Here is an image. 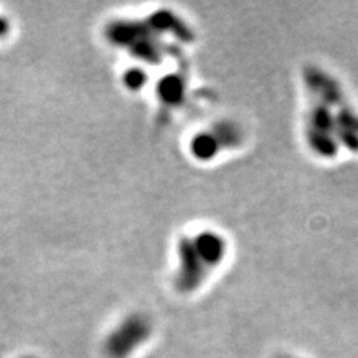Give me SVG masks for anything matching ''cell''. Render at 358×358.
Returning <instances> with one entry per match:
<instances>
[{
  "instance_id": "obj_4",
  "label": "cell",
  "mask_w": 358,
  "mask_h": 358,
  "mask_svg": "<svg viewBox=\"0 0 358 358\" xmlns=\"http://www.w3.org/2000/svg\"><path fill=\"white\" fill-rule=\"evenodd\" d=\"M152 324L142 313H130L109 331L103 341L106 358H130L151 339Z\"/></svg>"
},
{
  "instance_id": "obj_10",
  "label": "cell",
  "mask_w": 358,
  "mask_h": 358,
  "mask_svg": "<svg viewBox=\"0 0 358 358\" xmlns=\"http://www.w3.org/2000/svg\"><path fill=\"white\" fill-rule=\"evenodd\" d=\"M20 358H38V357H35V355H22Z\"/></svg>"
},
{
  "instance_id": "obj_3",
  "label": "cell",
  "mask_w": 358,
  "mask_h": 358,
  "mask_svg": "<svg viewBox=\"0 0 358 358\" xmlns=\"http://www.w3.org/2000/svg\"><path fill=\"white\" fill-rule=\"evenodd\" d=\"M160 36L148 22L118 20L110 22L106 29V38L129 50L134 57L151 64L160 63L163 59V47Z\"/></svg>"
},
{
  "instance_id": "obj_8",
  "label": "cell",
  "mask_w": 358,
  "mask_h": 358,
  "mask_svg": "<svg viewBox=\"0 0 358 358\" xmlns=\"http://www.w3.org/2000/svg\"><path fill=\"white\" fill-rule=\"evenodd\" d=\"M9 30H10L9 21H8L5 17L0 15V39L5 38V36L8 35V33H9Z\"/></svg>"
},
{
  "instance_id": "obj_6",
  "label": "cell",
  "mask_w": 358,
  "mask_h": 358,
  "mask_svg": "<svg viewBox=\"0 0 358 358\" xmlns=\"http://www.w3.org/2000/svg\"><path fill=\"white\" fill-rule=\"evenodd\" d=\"M157 94L167 106H176L185 97V81L181 75H166L157 85Z\"/></svg>"
},
{
  "instance_id": "obj_2",
  "label": "cell",
  "mask_w": 358,
  "mask_h": 358,
  "mask_svg": "<svg viewBox=\"0 0 358 358\" xmlns=\"http://www.w3.org/2000/svg\"><path fill=\"white\" fill-rule=\"evenodd\" d=\"M229 239L214 229L185 234L176 243L175 288L181 294H193L226 263Z\"/></svg>"
},
{
  "instance_id": "obj_1",
  "label": "cell",
  "mask_w": 358,
  "mask_h": 358,
  "mask_svg": "<svg viewBox=\"0 0 358 358\" xmlns=\"http://www.w3.org/2000/svg\"><path fill=\"white\" fill-rule=\"evenodd\" d=\"M308 94L305 141L320 159H336L345 150L358 152V109L351 103L342 84L317 66L303 71Z\"/></svg>"
},
{
  "instance_id": "obj_7",
  "label": "cell",
  "mask_w": 358,
  "mask_h": 358,
  "mask_svg": "<svg viewBox=\"0 0 358 358\" xmlns=\"http://www.w3.org/2000/svg\"><path fill=\"white\" fill-rule=\"evenodd\" d=\"M147 73L142 69H138V67H133V69H127L124 76H122V83L124 85L131 90V92H138L145 84H147Z\"/></svg>"
},
{
  "instance_id": "obj_9",
  "label": "cell",
  "mask_w": 358,
  "mask_h": 358,
  "mask_svg": "<svg viewBox=\"0 0 358 358\" xmlns=\"http://www.w3.org/2000/svg\"><path fill=\"white\" fill-rule=\"evenodd\" d=\"M278 358H297V357H293V355H279Z\"/></svg>"
},
{
  "instance_id": "obj_5",
  "label": "cell",
  "mask_w": 358,
  "mask_h": 358,
  "mask_svg": "<svg viewBox=\"0 0 358 358\" xmlns=\"http://www.w3.org/2000/svg\"><path fill=\"white\" fill-rule=\"evenodd\" d=\"M243 131L234 121H220L212 127L201 130L189 141V154L199 162H210L222 151L239 147Z\"/></svg>"
}]
</instances>
